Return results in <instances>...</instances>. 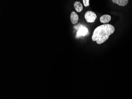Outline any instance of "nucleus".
Segmentation results:
<instances>
[{"label": "nucleus", "mask_w": 132, "mask_h": 99, "mask_svg": "<svg viewBox=\"0 0 132 99\" xmlns=\"http://www.w3.org/2000/svg\"><path fill=\"white\" fill-rule=\"evenodd\" d=\"M74 7L75 9L77 12H80L82 11L83 9V7L82 4L79 1H76L74 3Z\"/></svg>", "instance_id": "nucleus-5"}, {"label": "nucleus", "mask_w": 132, "mask_h": 99, "mask_svg": "<svg viewBox=\"0 0 132 99\" xmlns=\"http://www.w3.org/2000/svg\"><path fill=\"white\" fill-rule=\"evenodd\" d=\"M70 18L71 23L74 25L76 24L79 20V16L74 11H73L71 13Z\"/></svg>", "instance_id": "nucleus-3"}, {"label": "nucleus", "mask_w": 132, "mask_h": 99, "mask_svg": "<svg viewBox=\"0 0 132 99\" xmlns=\"http://www.w3.org/2000/svg\"><path fill=\"white\" fill-rule=\"evenodd\" d=\"M83 4H84L85 7H89L90 5L89 0H83Z\"/></svg>", "instance_id": "nucleus-8"}, {"label": "nucleus", "mask_w": 132, "mask_h": 99, "mask_svg": "<svg viewBox=\"0 0 132 99\" xmlns=\"http://www.w3.org/2000/svg\"><path fill=\"white\" fill-rule=\"evenodd\" d=\"M85 18L88 23H94L97 18V15L95 12L91 11H88L84 15Z\"/></svg>", "instance_id": "nucleus-2"}, {"label": "nucleus", "mask_w": 132, "mask_h": 99, "mask_svg": "<svg viewBox=\"0 0 132 99\" xmlns=\"http://www.w3.org/2000/svg\"><path fill=\"white\" fill-rule=\"evenodd\" d=\"M88 32L87 29L86 28L81 29L78 32V34L79 35H84L87 33Z\"/></svg>", "instance_id": "nucleus-7"}, {"label": "nucleus", "mask_w": 132, "mask_h": 99, "mask_svg": "<svg viewBox=\"0 0 132 99\" xmlns=\"http://www.w3.org/2000/svg\"><path fill=\"white\" fill-rule=\"evenodd\" d=\"M111 20V17L110 15H107V14H105L103 15L100 18V21L101 23H104V24L109 23Z\"/></svg>", "instance_id": "nucleus-4"}, {"label": "nucleus", "mask_w": 132, "mask_h": 99, "mask_svg": "<svg viewBox=\"0 0 132 99\" xmlns=\"http://www.w3.org/2000/svg\"><path fill=\"white\" fill-rule=\"evenodd\" d=\"M115 28L111 24H103L98 26L93 31L92 36L93 41L96 42L99 45L104 43L110 36L115 31Z\"/></svg>", "instance_id": "nucleus-1"}, {"label": "nucleus", "mask_w": 132, "mask_h": 99, "mask_svg": "<svg viewBox=\"0 0 132 99\" xmlns=\"http://www.w3.org/2000/svg\"><path fill=\"white\" fill-rule=\"evenodd\" d=\"M112 2L120 6H125L128 3V0H112Z\"/></svg>", "instance_id": "nucleus-6"}]
</instances>
